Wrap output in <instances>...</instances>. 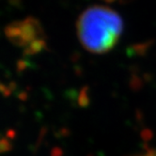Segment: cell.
<instances>
[{"label": "cell", "mask_w": 156, "mask_h": 156, "mask_svg": "<svg viewBox=\"0 0 156 156\" xmlns=\"http://www.w3.org/2000/svg\"><path fill=\"white\" fill-rule=\"evenodd\" d=\"M21 2H22V0H9V3L14 7H19Z\"/></svg>", "instance_id": "8992f818"}, {"label": "cell", "mask_w": 156, "mask_h": 156, "mask_svg": "<svg viewBox=\"0 0 156 156\" xmlns=\"http://www.w3.org/2000/svg\"><path fill=\"white\" fill-rule=\"evenodd\" d=\"M26 67H27V62L25 60H19L17 62V70L18 72H22V71H24L26 69Z\"/></svg>", "instance_id": "5b68a950"}, {"label": "cell", "mask_w": 156, "mask_h": 156, "mask_svg": "<svg viewBox=\"0 0 156 156\" xmlns=\"http://www.w3.org/2000/svg\"><path fill=\"white\" fill-rule=\"evenodd\" d=\"M135 156H156V148H153L151 150L141 152V153H139L137 155H135Z\"/></svg>", "instance_id": "277c9868"}, {"label": "cell", "mask_w": 156, "mask_h": 156, "mask_svg": "<svg viewBox=\"0 0 156 156\" xmlns=\"http://www.w3.org/2000/svg\"><path fill=\"white\" fill-rule=\"evenodd\" d=\"M10 143L8 139L6 138H1L0 139V153L7 152L10 150Z\"/></svg>", "instance_id": "3957f363"}, {"label": "cell", "mask_w": 156, "mask_h": 156, "mask_svg": "<svg viewBox=\"0 0 156 156\" xmlns=\"http://www.w3.org/2000/svg\"><path fill=\"white\" fill-rule=\"evenodd\" d=\"M5 35L12 44L19 47H24L23 41L21 39V21H15L13 23L8 25L5 27Z\"/></svg>", "instance_id": "7a4b0ae2"}, {"label": "cell", "mask_w": 156, "mask_h": 156, "mask_svg": "<svg viewBox=\"0 0 156 156\" xmlns=\"http://www.w3.org/2000/svg\"><path fill=\"white\" fill-rule=\"evenodd\" d=\"M123 24L113 9L103 6L87 9L77 22V35L82 45L94 54L112 50L119 40Z\"/></svg>", "instance_id": "6da1fadb"}]
</instances>
